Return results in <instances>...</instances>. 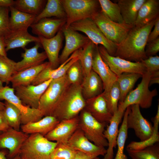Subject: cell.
Wrapping results in <instances>:
<instances>
[{
  "mask_svg": "<svg viewBox=\"0 0 159 159\" xmlns=\"http://www.w3.org/2000/svg\"><path fill=\"white\" fill-rule=\"evenodd\" d=\"M155 20L141 27L134 26L123 41L117 45L115 56L132 62H141L147 58L145 47Z\"/></svg>",
  "mask_w": 159,
  "mask_h": 159,
  "instance_id": "cell-1",
  "label": "cell"
},
{
  "mask_svg": "<svg viewBox=\"0 0 159 159\" xmlns=\"http://www.w3.org/2000/svg\"><path fill=\"white\" fill-rule=\"evenodd\" d=\"M86 100L81 85H70L53 110L51 116L59 122L78 116L85 108Z\"/></svg>",
  "mask_w": 159,
  "mask_h": 159,
  "instance_id": "cell-2",
  "label": "cell"
},
{
  "mask_svg": "<svg viewBox=\"0 0 159 159\" xmlns=\"http://www.w3.org/2000/svg\"><path fill=\"white\" fill-rule=\"evenodd\" d=\"M57 145L41 134H31L23 144L19 154L22 159H50Z\"/></svg>",
  "mask_w": 159,
  "mask_h": 159,
  "instance_id": "cell-3",
  "label": "cell"
},
{
  "mask_svg": "<svg viewBox=\"0 0 159 159\" xmlns=\"http://www.w3.org/2000/svg\"><path fill=\"white\" fill-rule=\"evenodd\" d=\"M151 73L147 71L142 76L140 82L134 90L127 95L124 101L118 105V108L125 111L127 108L132 105H138L144 109L150 108L153 100L158 95L156 88L150 90L149 88Z\"/></svg>",
  "mask_w": 159,
  "mask_h": 159,
  "instance_id": "cell-4",
  "label": "cell"
},
{
  "mask_svg": "<svg viewBox=\"0 0 159 159\" xmlns=\"http://www.w3.org/2000/svg\"><path fill=\"white\" fill-rule=\"evenodd\" d=\"M66 15L64 26L69 27L72 23L87 18L99 11L100 5L97 0H61Z\"/></svg>",
  "mask_w": 159,
  "mask_h": 159,
  "instance_id": "cell-5",
  "label": "cell"
},
{
  "mask_svg": "<svg viewBox=\"0 0 159 159\" xmlns=\"http://www.w3.org/2000/svg\"><path fill=\"white\" fill-rule=\"evenodd\" d=\"M69 27L75 31L84 33L95 45L103 46L110 55L115 56L117 45L106 38L92 18L75 21Z\"/></svg>",
  "mask_w": 159,
  "mask_h": 159,
  "instance_id": "cell-6",
  "label": "cell"
},
{
  "mask_svg": "<svg viewBox=\"0 0 159 159\" xmlns=\"http://www.w3.org/2000/svg\"><path fill=\"white\" fill-rule=\"evenodd\" d=\"M80 114L78 127L87 138L97 146L107 147L108 142L104 137V132L109 124L99 122L84 109Z\"/></svg>",
  "mask_w": 159,
  "mask_h": 159,
  "instance_id": "cell-7",
  "label": "cell"
},
{
  "mask_svg": "<svg viewBox=\"0 0 159 159\" xmlns=\"http://www.w3.org/2000/svg\"><path fill=\"white\" fill-rule=\"evenodd\" d=\"M70 85L66 74L60 78L52 81L39 102L38 109L44 116L51 115L54 108Z\"/></svg>",
  "mask_w": 159,
  "mask_h": 159,
  "instance_id": "cell-8",
  "label": "cell"
},
{
  "mask_svg": "<svg viewBox=\"0 0 159 159\" xmlns=\"http://www.w3.org/2000/svg\"><path fill=\"white\" fill-rule=\"evenodd\" d=\"M109 40L117 45L125 38L134 26L125 23H116L110 20L100 11L94 14L91 18Z\"/></svg>",
  "mask_w": 159,
  "mask_h": 159,
  "instance_id": "cell-9",
  "label": "cell"
},
{
  "mask_svg": "<svg viewBox=\"0 0 159 159\" xmlns=\"http://www.w3.org/2000/svg\"><path fill=\"white\" fill-rule=\"evenodd\" d=\"M100 54L103 61L117 76L124 73H133L142 75L147 72L146 68L142 62H132L118 57L110 55L102 46L98 45Z\"/></svg>",
  "mask_w": 159,
  "mask_h": 159,
  "instance_id": "cell-10",
  "label": "cell"
},
{
  "mask_svg": "<svg viewBox=\"0 0 159 159\" xmlns=\"http://www.w3.org/2000/svg\"><path fill=\"white\" fill-rule=\"evenodd\" d=\"M0 100H4L14 105L20 111L21 114V124L36 122L44 115L38 109L32 108L24 104L14 93V89L8 86L0 90Z\"/></svg>",
  "mask_w": 159,
  "mask_h": 159,
  "instance_id": "cell-11",
  "label": "cell"
},
{
  "mask_svg": "<svg viewBox=\"0 0 159 159\" xmlns=\"http://www.w3.org/2000/svg\"><path fill=\"white\" fill-rule=\"evenodd\" d=\"M127 119V125L128 129H133L136 136L140 141L146 140L152 135L153 127L152 123L142 115L138 105H132L128 107Z\"/></svg>",
  "mask_w": 159,
  "mask_h": 159,
  "instance_id": "cell-12",
  "label": "cell"
},
{
  "mask_svg": "<svg viewBox=\"0 0 159 159\" xmlns=\"http://www.w3.org/2000/svg\"><path fill=\"white\" fill-rule=\"evenodd\" d=\"M53 80L37 85L20 86L14 88L15 95L22 103L34 108L38 109L41 97Z\"/></svg>",
  "mask_w": 159,
  "mask_h": 159,
  "instance_id": "cell-13",
  "label": "cell"
},
{
  "mask_svg": "<svg viewBox=\"0 0 159 159\" xmlns=\"http://www.w3.org/2000/svg\"><path fill=\"white\" fill-rule=\"evenodd\" d=\"M61 30L65 37V43L61 54L59 57V64L67 60L76 51L83 48L90 40L88 38L74 30L69 27L64 26Z\"/></svg>",
  "mask_w": 159,
  "mask_h": 159,
  "instance_id": "cell-14",
  "label": "cell"
},
{
  "mask_svg": "<svg viewBox=\"0 0 159 159\" xmlns=\"http://www.w3.org/2000/svg\"><path fill=\"white\" fill-rule=\"evenodd\" d=\"M29 135L10 127L0 134V149H8V157L12 159L19 154L23 144Z\"/></svg>",
  "mask_w": 159,
  "mask_h": 159,
  "instance_id": "cell-15",
  "label": "cell"
},
{
  "mask_svg": "<svg viewBox=\"0 0 159 159\" xmlns=\"http://www.w3.org/2000/svg\"><path fill=\"white\" fill-rule=\"evenodd\" d=\"M67 143L74 150L95 157L99 155L104 156L107 152L105 147L97 146L90 141L79 127Z\"/></svg>",
  "mask_w": 159,
  "mask_h": 159,
  "instance_id": "cell-16",
  "label": "cell"
},
{
  "mask_svg": "<svg viewBox=\"0 0 159 159\" xmlns=\"http://www.w3.org/2000/svg\"><path fill=\"white\" fill-rule=\"evenodd\" d=\"M78 116L74 118L60 121L44 136L48 140L57 143H67L79 127Z\"/></svg>",
  "mask_w": 159,
  "mask_h": 159,
  "instance_id": "cell-17",
  "label": "cell"
},
{
  "mask_svg": "<svg viewBox=\"0 0 159 159\" xmlns=\"http://www.w3.org/2000/svg\"><path fill=\"white\" fill-rule=\"evenodd\" d=\"M92 69L101 79L103 84L104 92H108L114 83L117 81V76L111 70L102 59L99 52L98 45L95 46Z\"/></svg>",
  "mask_w": 159,
  "mask_h": 159,
  "instance_id": "cell-18",
  "label": "cell"
},
{
  "mask_svg": "<svg viewBox=\"0 0 159 159\" xmlns=\"http://www.w3.org/2000/svg\"><path fill=\"white\" fill-rule=\"evenodd\" d=\"M66 19L47 18L41 19L30 26L32 32L38 37L49 39L54 37L66 23Z\"/></svg>",
  "mask_w": 159,
  "mask_h": 159,
  "instance_id": "cell-19",
  "label": "cell"
},
{
  "mask_svg": "<svg viewBox=\"0 0 159 159\" xmlns=\"http://www.w3.org/2000/svg\"><path fill=\"white\" fill-rule=\"evenodd\" d=\"M125 111L118 108L117 110L113 114L109 124L107 126L106 129L104 132V135L107 140L108 145L106 153L102 159H113V149L117 145L118 127L122 121Z\"/></svg>",
  "mask_w": 159,
  "mask_h": 159,
  "instance_id": "cell-20",
  "label": "cell"
},
{
  "mask_svg": "<svg viewBox=\"0 0 159 159\" xmlns=\"http://www.w3.org/2000/svg\"><path fill=\"white\" fill-rule=\"evenodd\" d=\"M78 54L79 51L77 50L57 68L52 69L50 67L46 68L38 75L31 84L37 85L49 80L56 79L63 77L70 66L79 59Z\"/></svg>",
  "mask_w": 159,
  "mask_h": 159,
  "instance_id": "cell-21",
  "label": "cell"
},
{
  "mask_svg": "<svg viewBox=\"0 0 159 159\" xmlns=\"http://www.w3.org/2000/svg\"><path fill=\"white\" fill-rule=\"evenodd\" d=\"M63 35L61 29L54 37L51 38L38 37L49 59L50 67L52 69L57 68L59 64V54L62 47Z\"/></svg>",
  "mask_w": 159,
  "mask_h": 159,
  "instance_id": "cell-22",
  "label": "cell"
},
{
  "mask_svg": "<svg viewBox=\"0 0 159 159\" xmlns=\"http://www.w3.org/2000/svg\"><path fill=\"white\" fill-rule=\"evenodd\" d=\"M84 109L101 123L109 124L113 115L109 111L102 93L95 97L86 100Z\"/></svg>",
  "mask_w": 159,
  "mask_h": 159,
  "instance_id": "cell-23",
  "label": "cell"
},
{
  "mask_svg": "<svg viewBox=\"0 0 159 159\" xmlns=\"http://www.w3.org/2000/svg\"><path fill=\"white\" fill-rule=\"evenodd\" d=\"M42 47L40 43H35L31 48L24 49V52L21 54L23 59L20 61L16 62V72H19L29 68L39 65L43 63L47 58L45 52H39L38 49Z\"/></svg>",
  "mask_w": 159,
  "mask_h": 159,
  "instance_id": "cell-24",
  "label": "cell"
},
{
  "mask_svg": "<svg viewBox=\"0 0 159 159\" xmlns=\"http://www.w3.org/2000/svg\"><path fill=\"white\" fill-rule=\"evenodd\" d=\"M4 40L6 52L17 48L21 47L24 49L31 42L40 43L39 37L32 36L27 30H10L4 37Z\"/></svg>",
  "mask_w": 159,
  "mask_h": 159,
  "instance_id": "cell-25",
  "label": "cell"
},
{
  "mask_svg": "<svg viewBox=\"0 0 159 159\" xmlns=\"http://www.w3.org/2000/svg\"><path fill=\"white\" fill-rule=\"evenodd\" d=\"M59 122L53 116H46L36 122L22 125L21 128L22 132L28 135L38 133L45 136Z\"/></svg>",
  "mask_w": 159,
  "mask_h": 159,
  "instance_id": "cell-26",
  "label": "cell"
},
{
  "mask_svg": "<svg viewBox=\"0 0 159 159\" xmlns=\"http://www.w3.org/2000/svg\"><path fill=\"white\" fill-rule=\"evenodd\" d=\"M159 0H146L140 7L134 26L142 27L159 16Z\"/></svg>",
  "mask_w": 159,
  "mask_h": 159,
  "instance_id": "cell-27",
  "label": "cell"
},
{
  "mask_svg": "<svg viewBox=\"0 0 159 159\" xmlns=\"http://www.w3.org/2000/svg\"><path fill=\"white\" fill-rule=\"evenodd\" d=\"M49 67H50L49 62H46L39 65L16 72L12 76L10 81L13 88L31 85L38 75Z\"/></svg>",
  "mask_w": 159,
  "mask_h": 159,
  "instance_id": "cell-28",
  "label": "cell"
},
{
  "mask_svg": "<svg viewBox=\"0 0 159 159\" xmlns=\"http://www.w3.org/2000/svg\"><path fill=\"white\" fill-rule=\"evenodd\" d=\"M81 86L82 94L85 100L97 96L104 91L101 79L92 69L89 75L84 77Z\"/></svg>",
  "mask_w": 159,
  "mask_h": 159,
  "instance_id": "cell-29",
  "label": "cell"
},
{
  "mask_svg": "<svg viewBox=\"0 0 159 159\" xmlns=\"http://www.w3.org/2000/svg\"><path fill=\"white\" fill-rule=\"evenodd\" d=\"M146 0H118L121 15L124 22L134 26L139 11Z\"/></svg>",
  "mask_w": 159,
  "mask_h": 159,
  "instance_id": "cell-30",
  "label": "cell"
},
{
  "mask_svg": "<svg viewBox=\"0 0 159 159\" xmlns=\"http://www.w3.org/2000/svg\"><path fill=\"white\" fill-rule=\"evenodd\" d=\"M9 8L11 12L9 19L10 29L12 31L27 30L34 23L36 16L20 11L13 6Z\"/></svg>",
  "mask_w": 159,
  "mask_h": 159,
  "instance_id": "cell-31",
  "label": "cell"
},
{
  "mask_svg": "<svg viewBox=\"0 0 159 159\" xmlns=\"http://www.w3.org/2000/svg\"><path fill=\"white\" fill-rule=\"evenodd\" d=\"M55 17L66 19V15L60 0H48L42 12L35 18L33 23L40 19Z\"/></svg>",
  "mask_w": 159,
  "mask_h": 159,
  "instance_id": "cell-32",
  "label": "cell"
},
{
  "mask_svg": "<svg viewBox=\"0 0 159 159\" xmlns=\"http://www.w3.org/2000/svg\"><path fill=\"white\" fill-rule=\"evenodd\" d=\"M142 76L139 74L127 72L117 76V81L120 91L119 103L124 101L128 93L132 90L136 82Z\"/></svg>",
  "mask_w": 159,
  "mask_h": 159,
  "instance_id": "cell-33",
  "label": "cell"
},
{
  "mask_svg": "<svg viewBox=\"0 0 159 159\" xmlns=\"http://www.w3.org/2000/svg\"><path fill=\"white\" fill-rule=\"evenodd\" d=\"M95 46L90 40L84 47L79 49L78 58L82 68L84 77L89 75L92 70Z\"/></svg>",
  "mask_w": 159,
  "mask_h": 159,
  "instance_id": "cell-34",
  "label": "cell"
},
{
  "mask_svg": "<svg viewBox=\"0 0 159 159\" xmlns=\"http://www.w3.org/2000/svg\"><path fill=\"white\" fill-rule=\"evenodd\" d=\"M47 2L44 0H17L14 1L13 6L20 11L37 16L42 12Z\"/></svg>",
  "mask_w": 159,
  "mask_h": 159,
  "instance_id": "cell-35",
  "label": "cell"
},
{
  "mask_svg": "<svg viewBox=\"0 0 159 159\" xmlns=\"http://www.w3.org/2000/svg\"><path fill=\"white\" fill-rule=\"evenodd\" d=\"M152 121L153 123V132L151 136L148 139L143 141H132L126 147V148L139 150L143 149L159 142V134L158 131L159 123V105H158L157 110L155 117Z\"/></svg>",
  "mask_w": 159,
  "mask_h": 159,
  "instance_id": "cell-36",
  "label": "cell"
},
{
  "mask_svg": "<svg viewBox=\"0 0 159 159\" xmlns=\"http://www.w3.org/2000/svg\"><path fill=\"white\" fill-rule=\"evenodd\" d=\"M100 11L111 20L116 23H124L117 3L110 0H98Z\"/></svg>",
  "mask_w": 159,
  "mask_h": 159,
  "instance_id": "cell-37",
  "label": "cell"
},
{
  "mask_svg": "<svg viewBox=\"0 0 159 159\" xmlns=\"http://www.w3.org/2000/svg\"><path fill=\"white\" fill-rule=\"evenodd\" d=\"M128 111L129 108L127 107L124 112L122 123L119 130L117 140V150L116 156L113 159H128L124 153V150L128 137V129L127 125V119Z\"/></svg>",
  "mask_w": 159,
  "mask_h": 159,
  "instance_id": "cell-38",
  "label": "cell"
},
{
  "mask_svg": "<svg viewBox=\"0 0 159 159\" xmlns=\"http://www.w3.org/2000/svg\"><path fill=\"white\" fill-rule=\"evenodd\" d=\"M126 150L132 159H159V142L141 150Z\"/></svg>",
  "mask_w": 159,
  "mask_h": 159,
  "instance_id": "cell-39",
  "label": "cell"
},
{
  "mask_svg": "<svg viewBox=\"0 0 159 159\" xmlns=\"http://www.w3.org/2000/svg\"><path fill=\"white\" fill-rule=\"evenodd\" d=\"M3 111L9 126L20 131L21 124V114L20 111L14 105L5 101Z\"/></svg>",
  "mask_w": 159,
  "mask_h": 159,
  "instance_id": "cell-40",
  "label": "cell"
},
{
  "mask_svg": "<svg viewBox=\"0 0 159 159\" xmlns=\"http://www.w3.org/2000/svg\"><path fill=\"white\" fill-rule=\"evenodd\" d=\"M16 63L7 57L0 55V80L8 84L12 75L16 72Z\"/></svg>",
  "mask_w": 159,
  "mask_h": 159,
  "instance_id": "cell-41",
  "label": "cell"
},
{
  "mask_svg": "<svg viewBox=\"0 0 159 159\" xmlns=\"http://www.w3.org/2000/svg\"><path fill=\"white\" fill-rule=\"evenodd\" d=\"M102 93L109 111L113 115L118 110V103L120 96V88L117 81L114 83L108 92H103Z\"/></svg>",
  "mask_w": 159,
  "mask_h": 159,
  "instance_id": "cell-42",
  "label": "cell"
},
{
  "mask_svg": "<svg viewBox=\"0 0 159 159\" xmlns=\"http://www.w3.org/2000/svg\"><path fill=\"white\" fill-rule=\"evenodd\" d=\"M66 76L70 85H81L84 75L82 68L79 59L70 66L67 72Z\"/></svg>",
  "mask_w": 159,
  "mask_h": 159,
  "instance_id": "cell-43",
  "label": "cell"
},
{
  "mask_svg": "<svg viewBox=\"0 0 159 159\" xmlns=\"http://www.w3.org/2000/svg\"><path fill=\"white\" fill-rule=\"evenodd\" d=\"M77 151L68 143H57L51 154L50 159H73Z\"/></svg>",
  "mask_w": 159,
  "mask_h": 159,
  "instance_id": "cell-44",
  "label": "cell"
},
{
  "mask_svg": "<svg viewBox=\"0 0 159 159\" xmlns=\"http://www.w3.org/2000/svg\"><path fill=\"white\" fill-rule=\"evenodd\" d=\"M9 7H0V37L4 38L10 30L9 26Z\"/></svg>",
  "mask_w": 159,
  "mask_h": 159,
  "instance_id": "cell-45",
  "label": "cell"
},
{
  "mask_svg": "<svg viewBox=\"0 0 159 159\" xmlns=\"http://www.w3.org/2000/svg\"><path fill=\"white\" fill-rule=\"evenodd\" d=\"M145 65L147 71L151 73L159 71V57L152 56L141 61Z\"/></svg>",
  "mask_w": 159,
  "mask_h": 159,
  "instance_id": "cell-46",
  "label": "cell"
},
{
  "mask_svg": "<svg viewBox=\"0 0 159 159\" xmlns=\"http://www.w3.org/2000/svg\"><path fill=\"white\" fill-rule=\"evenodd\" d=\"M146 46L145 49L146 56L148 57L155 55L159 51V37L148 43Z\"/></svg>",
  "mask_w": 159,
  "mask_h": 159,
  "instance_id": "cell-47",
  "label": "cell"
},
{
  "mask_svg": "<svg viewBox=\"0 0 159 159\" xmlns=\"http://www.w3.org/2000/svg\"><path fill=\"white\" fill-rule=\"evenodd\" d=\"M153 27V30L151 31L148 36L147 43L159 37V16L155 19Z\"/></svg>",
  "mask_w": 159,
  "mask_h": 159,
  "instance_id": "cell-48",
  "label": "cell"
},
{
  "mask_svg": "<svg viewBox=\"0 0 159 159\" xmlns=\"http://www.w3.org/2000/svg\"><path fill=\"white\" fill-rule=\"evenodd\" d=\"M10 127L3 111H0V132L5 131Z\"/></svg>",
  "mask_w": 159,
  "mask_h": 159,
  "instance_id": "cell-49",
  "label": "cell"
},
{
  "mask_svg": "<svg viewBox=\"0 0 159 159\" xmlns=\"http://www.w3.org/2000/svg\"><path fill=\"white\" fill-rule=\"evenodd\" d=\"M96 157L77 151L73 159H94Z\"/></svg>",
  "mask_w": 159,
  "mask_h": 159,
  "instance_id": "cell-50",
  "label": "cell"
},
{
  "mask_svg": "<svg viewBox=\"0 0 159 159\" xmlns=\"http://www.w3.org/2000/svg\"><path fill=\"white\" fill-rule=\"evenodd\" d=\"M159 83V71L151 73L149 87L155 84Z\"/></svg>",
  "mask_w": 159,
  "mask_h": 159,
  "instance_id": "cell-51",
  "label": "cell"
},
{
  "mask_svg": "<svg viewBox=\"0 0 159 159\" xmlns=\"http://www.w3.org/2000/svg\"><path fill=\"white\" fill-rule=\"evenodd\" d=\"M0 55L7 57L5 46L4 39L0 37Z\"/></svg>",
  "mask_w": 159,
  "mask_h": 159,
  "instance_id": "cell-52",
  "label": "cell"
},
{
  "mask_svg": "<svg viewBox=\"0 0 159 159\" xmlns=\"http://www.w3.org/2000/svg\"><path fill=\"white\" fill-rule=\"evenodd\" d=\"M14 3L13 0H0V7H9L13 6Z\"/></svg>",
  "mask_w": 159,
  "mask_h": 159,
  "instance_id": "cell-53",
  "label": "cell"
},
{
  "mask_svg": "<svg viewBox=\"0 0 159 159\" xmlns=\"http://www.w3.org/2000/svg\"><path fill=\"white\" fill-rule=\"evenodd\" d=\"M6 152L5 150H0V159H7L6 157Z\"/></svg>",
  "mask_w": 159,
  "mask_h": 159,
  "instance_id": "cell-54",
  "label": "cell"
},
{
  "mask_svg": "<svg viewBox=\"0 0 159 159\" xmlns=\"http://www.w3.org/2000/svg\"><path fill=\"white\" fill-rule=\"evenodd\" d=\"M5 103L0 101V111H3L5 107Z\"/></svg>",
  "mask_w": 159,
  "mask_h": 159,
  "instance_id": "cell-55",
  "label": "cell"
},
{
  "mask_svg": "<svg viewBox=\"0 0 159 159\" xmlns=\"http://www.w3.org/2000/svg\"><path fill=\"white\" fill-rule=\"evenodd\" d=\"M12 159H21V158L19 155V154H18Z\"/></svg>",
  "mask_w": 159,
  "mask_h": 159,
  "instance_id": "cell-56",
  "label": "cell"
},
{
  "mask_svg": "<svg viewBox=\"0 0 159 159\" xmlns=\"http://www.w3.org/2000/svg\"><path fill=\"white\" fill-rule=\"evenodd\" d=\"M3 83L2 81L0 80V90L4 87L3 85Z\"/></svg>",
  "mask_w": 159,
  "mask_h": 159,
  "instance_id": "cell-57",
  "label": "cell"
},
{
  "mask_svg": "<svg viewBox=\"0 0 159 159\" xmlns=\"http://www.w3.org/2000/svg\"><path fill=\"white\" fill-rule=\"evenodd\" d=\"M94 159H100L99 158H98V157H97L96 158H95Z\"/></svg>",
  "mask_w": 159,
  "mask_h": 159,
  "instance_id": "cell-58",
  "label": "cell"
},
{
  "mask_svg": "<svg viewBox=\"0 0 159 159\" xmlns=\"http://www.w3.org/2000/svg\"><path fill=\"white\" fill-rule=\"evenodd\" d=\"M2 132H0V134Z\"/></svg>",
  "mask_w": 159,
  "mask_h": 159,
  "instance_id": "cell-59",
  "label": "cell"
},
{
  "mask_svg": "<svg viewBox=\"0 0 159 159\" xmlns=\"http://www.w3.org/2000/svg\"><path fill=\"white\" fill-rule=\"evenodd\" d=\"M21 159H22L21 158Z\"/></svg>",
  "mask_w": 159,
  "mask_h": 159,
  "instance_id": "cell-60",
  "label": "cell"
}]
</instances>
